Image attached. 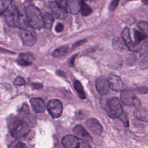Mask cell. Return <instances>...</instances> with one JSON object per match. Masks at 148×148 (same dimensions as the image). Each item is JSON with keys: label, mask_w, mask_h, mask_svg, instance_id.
Returning a JSON list of instances; mask_svg holds the SVG:
<instances>
[{"label": "cell", "mask_w": 148, "mask_h": 148, "mask_svg": "<svg viewBox=\"0 0 148 148\" xmlns=\"http://www.w3.org/2000/svg\"><path fill=\"white\" fill-rule=\"evenodd\" d=\"M25 17L28 24L34 29H40L44 26L43 16L40 10L33 5L25 8Z\"/></svg>", "instance_id": "cell-1"}, {"label": "cell", "mask_w": 148, "mask_h": 148, "mask_svg": "<svg viewBox=\"0 0 148 148\" xmlns=\"http://www.w3.org/2000/svg\"><path fill=\"white\" fill-rule=\"evenodd\" d=\"M5 13L6 22L10 27H19L20 25L22 24L25 20V17L20 13L15 5L9 7Z\"/></svg>", "instance_id": "cell-2"}, {"label": "cell", "mask_w": 148, "mask_h": 148, "mask_svg": "<svg viewBox=\"0 0 148 148\" xmlns=\"http://www.w3.org/2000/svg\"><path fill=\"white\" fill-rule=\"evenodd\" d=\"M29 125L24 120L17 119L14 120L10 127V131L12 136L16 139H20L25 137L29 132Z\"/></svg>", "instance_id": "cell-3"}, {"label": "cell", "mask_w": 148, "mask_h": 148, "mask_svg": "<svg viewBox=\"0 0 148 148\" xmlns=\"http://www.w3.org/2000/svg\"><path fill=\"white\" fill-rule=\"evenodd\" d=\"M106 110L108 116L112 119H117L123 113V107L116 97L108 99L106 104Z\"/></svg>", "instance_id": "cell-4"}, {"label": "cell", "mask_w": 148, "mask_h": 148, "mask_svg": "<svg viewBox=\"0 0 148 148\" xmlns=\"http://www.w3.org/2000/svg\"><path fill=\"white\" fill-rule=\"evenodd\" d=\"M121 101L125 105L138 108L140 106V101L134 92L130 90H124L120 93Z\"/></svg>", "instance_id": "cell-5"}, {"label": "cell", "mask_w": 148, "mask_h": 148, "mask_svg": "<svg viewBox=\"0 0 148 148\" xmlns=\"http://www.w3.org/2000/svg\"><path fill=\"white\" fill-rule=\"evenodd\" d=\"M19 35L22 40L23 44L26 46H32L37 41L35 32L27 28L20 29L19 31Z\"/></svg>", "instance_id": "cell-6"}, {"label": "cell", "mask_w": 148, "mask_h": 148, "mask_svg": "<svg viewBox=\"0 0 148 148\" xmlns=\"http://www.w3.org/2000/svg\"><path fill=\"white\" fill-rule=\"evenodd\" d=\"M46 108L50 114L54 119L58 118L62 114V105L58 99H53L50 100L47 103Z\"/></svg>", "instance_id": "cell-7"}, {"label": "cell", "mask_w": 148, "mask_h": 148, "mask_svg": "<svg viewBox=\"0 0 148 148\" xmlns=\"http://www.w3.org/2000/svg\"><path fill=\"white\" fill-rule=\"evenodd\" d=\"M121 38L124 44L128 47V49L132 51H138L140 50L142 46H140L139 45L136 44L135 42H133L130 36V32L128 28L125 27L122 31L121 33Z\"/></svg>", "instance_id": "cell-8"}, {"label": "cell", "mask_w": 148, "mask_h": 148, "mask_svg": "<svg viewBox=\"0 0 148 148\" xmlns=\"http://www.w3.org/2000/svg\"><path fill=\"white\" fill-rule=\"evenodd\" d=\"M110 89L115 91H119L122 90L123 84L121 79L114 74L110 73L107 78Z\"/></svg>", "instance_id": "cell-9"}, {"label": "cell", "mask_w": 148, "mask_h": 148, "mask_svg": "<svg viewBox=\"0 0 148 148\" xmlns=\"http://www.w3.org/2000/svg\"><path fill=\"white\" fill-rule=\"evenodd\" d=\"M73 132L78 139H80L83 141L92 140V138L90 134L81 125L75 126L73 130Z\"/></svg>", "instance_id": "cell-10"}, {"label": "cell", "mask_w": 148, "mask_h": 148, "mask_svg": "<svg viewBox=\"0 0 148 148\" xmlns=\"http://www.w3.org/2000/svg\"><path fill=\"white\" fill-rule=\"evenodd\" d=\"M95 86L98 93L102 95L107 94L109 91V83L107 79L103 77H99L96 79Z\"/></svg>", "instance_id": "cell-11"}, {"label": "cell", "mask_w": 148, "mask_h": 148, "mask_svg": "<svg viewBox=\"0 0 148 148\" xmlns=\"http://www.w3.org/2000/svg\"><path fill=\"white\" fill-rule=\"evenodd\" d=\"M86 126L94 134L99 135L103 131V128L99 122L95 118H91L86 121Z\"/></svg>", "instance_id": "cell-12"}, {"label": "cell", "mask_w": 148, "mask_h": 148, "mask_svg": "<svg viewBox=\"0 0 148 148\" xmlns=\"http://www.w3.org/2000/svg\"><path fill=\"white\" fill-rule=\"evenodd\" d=\"M61 143L65 148H77L79 142L75 135H67L62 138Z\"/></svg>", "instance_id": "cell-13"}, {"label": "cell", "mask_w": 148, "mask_h": 148, "mask_svg": "<svg viewBox=\"0 0 148 148\" xmlns=\"http://www.w3.org/2000/svg\"><path fill=\"white\" fill-rule=\"evenodd\" d=\"M34 60V56L30 53H20L17 59V63L23 66H28L32 64Z\"/></svg>", "instance_id": "cell-14"}, {"label": "cell", "mask_w": 148, "mask_h": 148, "mask_svg": "<svg viewBox=\"0 0 148 148\" xmlns=\"http://www.w3.org/2000/svg\"><path fill=\"white\" fill-rule=\"evenodd\" d=\"M67 12L73 14H77L80 10V3L78 0H65Z\"/></svg>", "instance_id": "cell-15"}, {"label": "cell", "mask_w": 148, "mask_h": 148, "mask_svg": "<svg viewBox=\"0 0 148 148\" xmlns=\"http://www.w3.org/2000/svg\"><path fill=\"white\" fill-rule=\"evenodd\" d=\"M30 103L35 113H42L45 109L44 101L40 98H33L30 100Z\"/></svg>", "instance_id": "cell-16"}, {"label": "cell", "mask_w": 148, "mask_h": 148, "mask_svg": "<svg viewBox=\"0 0 148 148\" xmlns=\"http://www.w3.org/2000/svg\"><path fill=\"white\" fill-rule=\"evenodd\" d=\"M50 7L53 16H55L58 18H62L66 16L67 12L61 8L56 2H51L50 3Z\"/></svg>", "instance_id": "cell-17"}, {"label": "cell", "mask_w": 148, "mask_h": 148, "mask_svg": "<svg viewBox=\"0 0 148 148\" xmlns=\"http://www.w3.org/2000/svg\"><path fill=\"white\" fill-rule=\"evenodd\" d=\"M134 116L140 121L148 122V110L143 108H136L134 112Z\"/></svg>", "instance_id": "cell-18"}, {"label": "cell", "mask_w": 148, "mask_h": 148, "mask_svg": "<svg viewBox=\"0 0 148 148\" xmlns=\"http://www.w3.org/2000/svg\"><path fill=\"white\" fill-rule=\"evenodd\" d=\"M43 20H44V26L47 29H51L54 22V16L52 13L49 12H46L44 14Z\"/></svg>", "instance_id": "cell-19"}, {"label": "cell", "mask_w": 148, "mask_h": 148, "mask_svg": "<svg viewBox=\"0 0 148 148\" xmlns=\"http://www.w3.org/2000/svg\"><path fill=\"white\" fill-rule=\"evenodd\" d=\"M69 51V47L68 46H62L55 49L52 52V56L54 57H61L66 55Z\"/></svg>", "instance_id": "cell-20"}, {"label": "cell", "mask_w": 148, "mask_h": 148, "mask_svg": "<svg viewBox=\"0 0 148 148\" xmlns=\"http://www.w3.org/2000/svg\"><path fill=\"white\" fill-rule=\"evenodd\" d=\"M80 10L81 13L84 16H87L92 13L91 8L85 3L84 0H81L80 1Z\"/></svg>", "instance_id": "cell-21"}, {"label": "cell", "mask_w": 148, "mask_h": 148, "mask_svg": "<svg viewBox=\"0 0 148 148\" xmlns=\"http://www.w3.org/2000/svg\"><path fill=\"white\" fill-rule=\"evenodd\" d=\"M74 88L76 90L78 97L81 99H84L86 98V94L84 91V89L79 81L76 80L74 82Z\"/></svg>", "instance_id": "cell-22"}, {"label": "cell", "mask_w": 148, "mask_h": 148, "mask_svg": "<svg viewBox=\"0 0 148 148\" xmlns=\"http://www.w3.org/2000/svg\"><path fill=\"white\" fill-rule=\"evenodd\" d=\"M12 0H0V14L4 13L10 6Z\"/></svg>", "instance_id": "cell-23"}, {"label": "cell", "mask_w": 148, "mask_h": 148, "mask_svg": "<svg viewBox=\"0 0 148 148\" xmlns=\"http://www.w3.org/2000/svg\"><path fill=\"white\" fill-rule=\"evenodd\" d=\"M134 39H135V43L137 45H139V43L142 42L143 40H145L146 38V35H145L142 32H139L138 31H136L134 32Z\"/></svg>", "instance_id": "cell-24"}, {"label": "cell", "mask_w": 148, "mask_h": 148, "mask_svg": "<svg viewBox=\"0 0 148 148\" xmlns=\"http://www.w3.org/2000/svg\"><path fill=\"white\" fill-rule=\"evenodd\" d=\"M138 28L146 36H148V23L145 21H140L137 25Z\"/></svg>", "instance_id": "cell-25"}, {"label": "cell", "mask_w": 148, "mask_h": 148, "mask_svg": "<svg viewBox=\"0 0 148 148\" xmlns=\"http://www.w3.org/2000/svg\"><path fill=\"white\" fill-rule=\"evenodd\" d=\"M119 119L123 122V125L125 127H128L129 126V121H128V116H127V114L124 112V113H122L121 114L120 116V117H119Z\"/></svg>", "instance_id": "cell-26"}, {"label": "cell", "mask_w": 148, "mask_h": 148, "mask_svg": "<svg viewBox=\"0 0 148 148\" xmlns=\"http://www.w3.org/2000/svg\"><path fill=\"white\" fill-rule=\"evenodd\" d=\"M20 114L23 116H25L29 114V108L27 105H23L20 110Z\"/></svg>", "instance_id": "cell-27"}, {"label": "cell", "mask_w": 148, "mask_h": 148, "mask_svg": "<svg viewBox=\"0 0 148 148\" xmlns=\"http://www.w3.org/2000/svg\"><path fill=\"white\" fill-rule=\"evenodd\" d=\"M13 84L16 86H23L25 84V81L22 77L18 76L14 79Z\"/></svg>", "instance_id": "cell-28"}, {"label": "cell", "mask_w": 148, "mask_h": 148, "mask_svg": "<svg viewBox=\"0 0 148 148\" xmlns=\"http://www.w3.org/2000/svg\"><path fill=\"white\" fill-rule=\"evenodd\" d=\"M121 42V41H120L119 39L117 40H114V42H113V44L115 49H117L118 50H121L122 49H123L124 48L123 44Z\"/></svg>", "instance_id": "cell-29"}, {"label": "cell", "mask_w": 148, "mask_h": 148, "mask_svg": "<svg viewBox=\"0 0 148 148\" xmlns=\"http://www.w3.org/2000/svg\"><path fill=\"white\" fill-rule=\"evenodd\" d=\"M120 0H112L109 5V9L110 11H113L117 7Z\"/></svg>", "instance_id": "cell-30"}, {"label": "cell", "mask_w": 148, "mask_h": 148, "mask_svg": "<svg viewBox=\"0 0 148 148\" xmlns=\"http://www.w3.org/2000/svg\"><path fill=\"white\" fill-rule=\"evenodd\" d=\"M142 66L145 68L148 67V56L144 55L142 57Z\"/></svg>", "instance_id": "cell-31"}, {"label": "cell", "mask_w": 148, "mask_h": 148, "mask_svg": "<svg viewBox=\"0 0 148 148\" xmlns=\"http://www.w3.org/2000/svg\"><path fill=\"white\" fill-rule=\"evenodd\" d=\"M77 148H91V147L88 143L86 141H83L79 143Z\"/></svg>", "instance_id": "cell-32"}, {"label": "cell", "mask_w": 148, "mask_h": 148, "mask_svg": "<svg viewBox=\"0 0 148 148\" xmlns=\"http://www.w3.org/2000/svg\"><path fill=\"white\" fill-rule=\"evenodd\" d=\"M63 29H64V25L62 23H59L56 25V28H55V30L57 32H58V33L61 32L63 31Z\"/></svg>", "instance_id": "cell-33"}, {"label": "cell", "mask_w": 148, "mask_h": 148, "mask_svg": "<svg viewBox=\"0 0 148 148\" xmlns=\"http://www.w3.org/2000/svg\"><path fill=\"white\" fill-rule=\"evenodd\" d=\"M137 91L140 92V93H142V94H145L147 93L148 92V88L146 87H139V88H138Z\"/></svg>", "instance_id": "cell-34"}, {"label": "cell", "mask_w": 148, "mask_h": 148, "mask_svg": "<svg viewBox=\"0 0 148 148\" xmlns=\"http://www.w3.org/2000/svg\"><path fill=\"white\" fill-rule=\"evenodd\" d=\"M13 148H27V147L25 143L23 142H18L14 146Z\"/></svg>", "instance_id": "cell-35"}, {"label": "cell", "mask_w": 148, "mask_h": 148, "mask_svg": "<svg viewBox=\"0 0 148 148\" xmlns=\"http://www.w3.org/2000/svg\"><path fill=\"white\" fill-rule=\"evenodd\" d=\"M141 46H142V47L145 51H146L148 52V39L146 40L143 42V43L142 44V45Z\"/></svg>", "instance_id": "cell-36"}, {"label": "cell", "mask_w": 148, "mask_h": 148, "mask_svg": "<svg viewBox=\"0 0 148 148\" xmlns=\"http://www.w3.org/2000/svg\"><path fill=\"white\" fill-rule=\"evenodd\" d=\"M33 86H34L35 88H40L42 87V84H38V83H36L35 84H34Z\"/></svg>", "instance_id": "cell-37"}, {"label": "cell", "mask_w": 148, "mask_h": 148, "mask_svg": "<svg viewBox=\"0 0 148 148\" xmlns=\"http://www.w3.org/2000/svg\"><path fill=\"white\" fill-rule=\"evenodd\" d=\"M142 1L145 5H148V0H142Z\"/></svg>", "instance_id": "cell-38"}, {"label": "cell", "mask_w": 148, "mask_h": 148, "mask_svg": "<svg viewBox=\"0 0 148 148\" xmlns=\"http://www.w3.org/2000/svg\"><path fill=\"white\" fill-rule=\"evenodd\" d=\"M128 1H134V0H128Z\"/></svg>", "instance_id": "cell-39"}, {"label": "cell", "mask_w": 148, "mask_h": 148, "mask_svg": "<svg viewBox=\"0 0 148 148\" xmlns=\"http://www.w3.org/2000/svg\"><path fill=\"white\" fill-rule=\"evenodd\" d=\"M86 1H90V0H86Z\"/></svg>", "instance_id": "cell-40"}]
</instances>
